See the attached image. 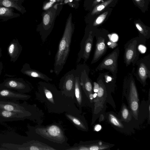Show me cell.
I'll return each mask as SVG.
<instances>
[{"label":"cell","mask_w":150,"mask_h":150,"mask_svg":"<svg viewBox=\"0 0 150 150\" xmlns=\"http://www.w3.org/2000/svg\"><path fill=\"white\" fill-rule=\"evenodd\" d=\"M36 94L38 100L44 104L49 113L81 112L77 108L74 99L66 96L54 86L47 82L40 81L38 83V91Z\"/></svg>","instance_id":"obj_1"},{"label":"cell","mask_w":150,"mask_h":150,"mask_svg":"<svg viewBox=\"0 0 150 150\" xmlns=\"http://www.w3.org/2000/svg\"><path fill=\"white\" fill-rule=\"evenodd\" d=\"M36 139L57 149L66 150L70 146L65 135V129L59 124L54 123L45 126L38 125L34 127Z\"/></svg>","instance_id":"obj_2"},{"label":"cell","mask_w":150,"mask_h":150,"mask_svg":"<svg viewBox=\"0 0 150 150\" xmlns=\"http://www.w3.org/2000/svg\"><path fill=\"white\" fill-rule=\"evenodd\" d=\"M74 29L71 22L68 21L55 56L54 70L57 75H59L62 70L69 55Z\"/></svg>","instance_id":"obj_3"},{"label":"cell","mask_w":150,"mask_h":150,"mask_svg":"<svg viewBox=\"0 0 150 150\" xmlns=\"http://www.w3.org/2000/svg\"><path fill=\"white\" fill-rule=\"evenodd\" d=\"M76 75V70L69 71L61 78L59 85L60 90L63 94L74 99Z\"/></svg>","instance_id":"obj_4"},{"label":"cell","mask_w":150,"mask_h":150,"mask_svg":"<svg viewBox=\"0 0 150 150\" xmlns=\"http://www.w3.org/2000/svg\"><path fill=\"white\" fill-rule=\"evenodd\" d=\"M93 41V38L91 34L84 36L80 44V49L78 54L76 62L77 65L81 59H83L85 63L89 58Z\"/></svg>","instance_id":"obj_5"},{"label":"cell","mask_w":150,"mask_h":150,"mask_svg":"<svg viewBox=\"0 0 150 150\" xmlns=\"http://www.w3.org/2000/svg\"><path fill=\"white\" fill-rule=\"evenodd\" d=\"M119 50L116 49L110 55L106 57L97 68L98 70L108 69L114 75L117 69V59L119 55Z\"/></svg>","instance_id":"obj_6"},{"label":"cell","mask_w":150,"mask_h":150,"mask_svg":"<svg viewBox=\"0 0 150 150\" xmlns=\"http://www.w3.org/2000/svg\"><path fill=\"white\" fill-rule=\"evenodd\" d=\"M77 67L79 69L76 67V69L78 72L80 79V84L82 89L86 97L88 98V95L92 93V86L89 79L88 72L85 69H81V65H77Z\"/></svg>","instance_id":"obj_7"},{"label":"cell","mask_w":150,"mask_h":150,"mask_svg":"<svg viewBox=\"0 0 150 150\" xmlns=\"http://www.w3.org/2000/svg\"><path fill=\"white\" fill-rule=\"evenodd\" d=\"M76 71L74 99L77 107L81 111L82 108L85 105L86 101L82 91L79 74L76 70Z\"/></svg>","instance_id":"obj_8"},{"label":"cell","mask_w":150,"mask_h":150,"mask_svg":"<svg viewBox=\"0 0 150 150\" xmlns=\"http://www.w3.org/2000/svg\"><path fill=\"white\" fill-rule=\"evenodd\" d=\"M64 115L78 129L84 131L88 130V127L83 116L81 114H72L65 112Z\"/></svg>","instance_id":"obj_9"},{"label":"cell","mask_w":150,"mask_h":150,"mask_svg":"<svg viewBox=\"0 0 150 150\" xmlns=\"http://www.w3.org/2000/svg\"><path fill=\"white\" fill-rule=\"evenodd\" d=\"M21 71L24 74L29 77L38 78L43 80L46 82L52 81V79L46 74L37 70L31 68L29 64L26 63L24 64Z\"/></svg>","instance_id":"obj_10"},{"label":"cell","mask_w":150,"mask_h":150,"mask_svg":"<svg viewBox=\"0 0 150 150\" xmlns=\"http://www.w3.org/2000/svg\"><path fill=\"white\" fill-rule=\"evenodd\" d=\"M22 50V47L16 38L13 39L8 47V53L10 61L15 62L18 59Z\"/></svg>","instance_id":"obj_11"},{"label":"cell","mask_w":150,"mask_h":150,"mask_svg":"<svg viewBox=\"0 0 150 150\" xmlns=\"http://www.w3.org/2000/svg\"><path fill=\"white\" fill-rule=\"evenodd\" d=\"M24 0H0V6L12 8L23 14L25 11L22 5Z\"/></svg>","instance_id":"obj_12"},{"label":"cell","mask_w":150,"mask_h":150,"mask_svg":"<svg viewBox=\"0 0 150 150\" xmlns=\"http://www.w3.org/2000/svg\"><path fill=\"white\" fill-rule=\"evenodd\" d=\"M14 8L0 6V20L6 21L20 16V14L14 12Z\"/></svg>","instance_id":"obj_13"},{"label":"cell","mask_w":150,"mask_h":150,"mask_svg":"<svg viewBox=\"0 0 150 150\" xmlns=\"http://www.w3.org/2000/svg\"><path fill=\"white\" fill-rule=\"evenodd\" d=\"M106 49L104 39L102 38H98L91 64L94 63L99 60L105 52Z\"/></svg>","instance_id":"obj_14"},{"label":"cell","mask_w":150,"mask_h":150,"mask_svg":"<svg viewBox=\"0 0 150 150\" xmlns=\"http://www.w3.org/2000/svg\"><path fill=\"white\" fill-rule=\"evenodd\" d=\"M4 85L12 88H28L29 86L22 78H8L5 80Z\"/></svg>","instance_id":"obj_15"},{"label":"cell","mask_w":150,"mask_h":150,"mask_svg":"<svg viewBox=\"0 0 150 150\" xmlns=\"http://www.w3.org/2000/svg\"><path fill=\"white\" fill-rule=\"evenodd\" d=\"M136 41H133L128 47L125 54V60L126 64H129L134 58L136 51Z\"/></svg>","instance_id":"obj_16"},{"label":"cell","mask_w":150,"mask_h":150,"mask_svg":"<svg viewBox=\"0 0 150 150\" xmlns=\"http://www.w3.org/2000/svg\"><path fill=\"white\" fill-rule=\"evenodd\" d=\"M138 75L141 80L145 81L148 77L147 69L145 65L141 64L139 67L138 71Z\"/></svg>","instance_id":"obj_17"},{"label":"cell","mask_w":150,"mask_h":150,"mask_svg":"<svg viewBox=\"0 0 150 150\" xmlns=\"http://www.w3.org/2000/svg\"><path fill=\"white\" fill-rule=\"evenodd\" d=\"M113 0H107L103 3L97 5L93 9L91 14L94 15L101 11L110 3Z\"/></svg>","instance_id":"obj_18"},{"label":"cell","mask_w":150,"mask_h":150,"mask_svg":"<svg viewBox=\"0 0 150 150\" xmlns=\"http://www.w3.org/2000/svg\"><path fill=\"white\" fill-rule=\"evenodd\" d=\"M108 13V11H106L99 16L95 21L93 23V25L96 26L101 24L105 19Z\"/></svg>","instance_id":"obj_19"},{"label":"cell","mask_w":150,"mask_h":150,"mask_svg":"<svg viewBox=\"0 0 150 150\" xmlns=\"http://www.w3.org/2000/svg\"><path fill=\"white\" fill-rule=\"evenodd\" d=\"M109 119L110 122L115 126L121 127L122 125L117 118L113 115L110 114L109 115Z\"/></svg>","instance_id":"obj_20"},{"label":"cell","mask_w":150,"mask_h":150,"mask_svg":"<svg viewBox=\"0 0 150 150\" xmlns=\"http://www.w3.org/2000/svg\"><path fill=\"white\" fill-rule=\"evenodd\" d=\"M131 108L133 111H137L139 105L137 102L134 101L132 102L130 105Z\"/></svg>","instance_id":"obj_21"},{"label":"cell","mask_w":150,"mask_h":150,"mask_svg":"<svg viewBox=\"0 0 150 150\" xmlns=\"http://www.w3.org/2000/svg\"><path fill=\"white\" fill-rule=\"evenodd\" d=\"M104 92V89L103 87L101 86H99L98 91L97 93V96L99 97H101L103 96Z\"/></svg>","instance_id":"obj_22"},{"label":"cell","mask_w":150,"mask_h":150,"mask_svg":"<svg viewBox=\"0 0 150 150\" xmlns=\"http://www.w3.org/2000/svg\"><path fill=\"white\" fill-rule=\"evenodd\" d=\"M129 111L127 108H125L122 110V117L125 119H126L128 115Z\"/></svg>","instance_id":"obj_23"},{"label":"cell","mask_w":150,"mask_h":150,"mask_svg":"<svg viewBox=\"0 0 150 150\" xmlns=\"http://www.w3.org/2000/svg\"><path fill=\"white\" fill-rule=\"evenodd\" d=\"M2 115L6 117H9L12 115V113L8 110L4 111L2 113Z\"/></svg>","instance_id":"obj_24"},{"label":"cell","mask_w":150,"mask_h":150,"mask_svg":"<svg viewBox=\"0 0 150 150\" xmlns=\"http://www.w3.org/2000/svg\"><path fill=\"white\" fill-rule=\"evenodd\" d=\"M99 85L97 83L94 82L93 83V91L95 93H97L99 88Z\"/></svg>","instance_id":"obj_25"},{"label":"cell","mask_w":150,"mask_h":150,"mask_svg":"<svg viewBox=\"0 0 150 150\" xmlns=\"http://www.w3.org/2000/svg\"><path fill=\"white\" fill-rule=\"evenodd\" d=\"M4 108L5 110L9 111H12L14 109L13 107L12 106L9 105H5L4 107Z\"/></svg>","instance_id":"obj_26"},{"label":"cell","mask_w":150,"mask_h":150,"mask_svg":"<svg viewBox=\"0 0 150 150\" xmlns=\"http://www.w3.org/2000/svg\"><path fill=\"white\" fill-rule=\"evenodd\" d=\"M136 26L137 29L141 33L144 34V31L139 24L137 23L136 24Z\"/></svg>","instance_id":"obj_27"},{"label":"cell","mask_w":150,"mask_h":150,"mask_svg":"<svg viewBox=\"0 0 150 150\" xmlns=\"http://www.w3.org/2000/svg\"><path fill=\"white\" fill-rule=\"evenodd\" d=\"M9 93L8 91L7 90H3L1 91L0 94L2 96H4L8 95Z\"/></svg>","instance_id":"obj_28"},{"label":"cell","mask_w":150,"mask_h":150,"mask_svg":"<svg viewBox=\"0 0 150 150\" xmlns=\"http://www.w3.org/2000/svg\"><path fill=\"white\" fill-rule=\"evenodd\" d=\"M101 129V125L99 124L96 125L94 128V130L96 131H99Z\"/></svg>","instance_id":"obj_29"},{"label":"cell","mask_w":150,"mask_h":150,"mask_svg":"<svg viewBox=\"0 0 150 150\" xmlns=\"http://www.w3.org/2000/svg\"><path fill=\"white\" fill-rule=\"evenodd\" d=\"M117 36L115 34L112 35L111 37V39L113 42L117 40Z\"/></svg>","instance_id":"obj_30"},{"label":"cell","mask_w":150,"mask_h":150,"mask_svg":"<svg viewBox=\"0 0 150 150\" xmlns=\"http://www.w3.org/2000/svg\"><path fill=\"white\" fill-rule=\"evenodd\" d=\"M52 4V2H50L49 3H47L44 7V9H47L48 8L51 6Z\"/></svg>","instance_id":"obj_31"},{"label":"cell","mask_w":150,"mask_h":150,"mask_svg":"<svg viewBox=\"0 0 150 150\" xmlns=\"http://www.w3.org/2000/svg\"><path fill=\"white\" fill-rule=\"evenodd\" d=\"M139 49L142 52H144L146 51V48L145 47L140 45L139 46Z\"/></svg>","instance_id":"obj_32"},{"label":"cell","mask_w":150,"mask_h":150,"mask_svg":"<svg viewBox=\"0 0 150 150\" xmlns=\"http://www.w3.org/2000/svg\"><path fill=\"white\" fill-rule=\"evenodd\" d=\"M3 68V64L1 62H0V76Z\"/></svg>","instance_id":"obj_33"},{"label":"cell","mask_w":150,"mask_h":150,"mask_svg":"<svg viewBox=\"0 0 150 150\" xmlns=\"http://www.w3.org/2000/svg\"><path fill=\"white\" fill-rule=\"evenodd\" d=\"M93 98V94L92 93L88 95V98L90 100H92Z\"/></svg>","instance_id":"obj_34"},{"label":"cell","mask_w":150,"mask_h":150,"mask_svg":"<svg viewBox=\"0 0 150 150\" xmlns=\"http://www.w3.org/2000/svg\"><path fill=\"white\" fill-rule=\"evenodd\" d=\"M102 0H95L93 3V5L94 6L97 4L99 2Z\"/></svg>","instance_id":"obj_35"},{"label":"cell","mask_w":150,"mask_h":150,"mask_svg":"<svg viewBox=\"0 0 150 150\" xmlns=\"http://www.w3.org/2000/svg\"><path fill=\"white\" fill-rule=\"evenodd\" d=\"M111 79H112V78L109 76H108L107 77V81H110L111 80Z\"/></svg>","instance_id":"obj_36"},{"label":"cell","mask_w":150,"mask_h":150,"mask_svg":"<svg viewBox=\"0 0 150 150\" xmlns=\"http://www.w3.org/2000/svg\"><path fill=\"white\" fill-rule=\"evenodd\" d=\"M97 96V94L96 93H95L93 94V96L94 98H96Z\"/></svg>","instance_id":"obj_37"},{"label":"cell","mask_w":150,"mask_h":150,"mask_svg":"<svg viewBox=\"0 0 150 150\" xmlns=\"http://www.w3.org/2000/svg\"><path fill=\"white\" fill-rule=\"evenodd\" d=\"M2 52H1V49L0 48V58L2 56Z\"/></svg>","instance_id":"obj_38"},{"label":"cell","mask_w":150,"mask_h":150,"mask_svg":"<svg viewBox=\"0 0 150 150\" xmlns=\"http://www.w3.org/2000/svg\"><path fill=\"white\" fill-rule=\"evenodd\" d=\"M136 1L138 2L141 1V0H135Z\"/></svg>","instance_id":"obj_39"},{"label":"cell","mask_w":150,"mask_h":150,"mask_svg":"<svg viewBox=\"0 0 150 150\" xmlns=\"http://www.w3.org/2000/svg\"><path fill=\"white\" fill-rule=\"evenodd\" d=\"M72 1V0H70V2H71Z\"/></svg>","instance_id":"obj_40"},{"label":"cell","mask_w":150,"mask_h":150,"mask_svg":"<svg viewBox=\"0 0 150 150\" xmlns=\"http://www.w3.org/2000/svg\"><path fill=\"white\" fill-rule=\"evenodd\" d=\"M51 0V1H53V0Z\"/></svg>","instance_id":"obj_41"}]
</instances>
